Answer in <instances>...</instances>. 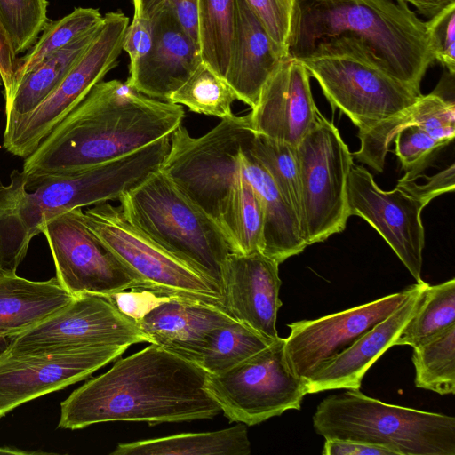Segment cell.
<instances>
[{
	"instance_id": "2",
	"label": "cell",
	"mask_w": 455,
	"mask_h": 455,
	"mask_svg": "<svg viewBox=\"0 0 455 455\" xmlns=\"http://www.w3.org/2000/svg\"><path fill=\"white\" fill-rule=\"evenodd\" d=\"M206 375L199 365L150 343L61 402L59 427L212 419L220 409L205 389Z\"/></svg>"
},
{
	"instance_id": "13",
	"label": "cell",
	"mask_w": 455,
	"mask_h": 455,
	"mask_svg": "<svg viewBox=\"0 0 455 455\" xmlns=\"http://www.w3.org/2000/svg\"><path fill=\"white\" fill-rule=\"evenodd\" d=\"M38 230L48 242L57 278L74 296L139 290L137 275L88 227L82 208L44 221Z\"/></svg>"
},
{
	"instance_id": "10",
	"label": "cell",
	"mask_w": 455,
	"mask_h": 455,
	"mask_svg": "<svg viewBox=\"0 0 455 455\" xmlns=\"http://www.w3.org/2000/svg\"><path fill=\"white\" fill-rule=\"evenodd\" d=\"M284 339L220 374H208L205 389L230 422L254 426L288 410H299L307 381L289 369Z\"/></svg>"
},
{
	"instance_id": "45",
	"label": "cell",
	"mask_w": 455,
	"mask_h": 455,
	"mask_svg": "<svg viewBox=\"0 0 455 455\" xmlns=\"http://www.w3.org/2000/svg\"><path fill=\"white\" fill-rule=\"evenodd\" d=\"M323 455H394L390 451L370 444L340 439H325Z\"/></svg>"
},
{
	"instance_id": "14",
	"label": "cell",
	"mask_w": 455,
	"mask_h": 455,
	"mask_svg": "<svg viewBox=\"0 0 455 455\" xmlns=\"http://www.w3.org/2000/svg\"><path fill=\"white\" fill-rule=\"evenodd\" d=\"M300 62L318 82L332 108L339 109L359 130L400 112L423 95L420 89L352 59L320 58Z\"/></svg>"
},
{
	"instance_id": "25",
	"label": "cell",
	"mask_w": 455,
	"mask_h": 455,
	"mask_svg": "<svg viewBox=\"0 0 455 455\" xmlns=\"http://www.w3.org/2000/svg\"><path fill=\"white\" fill-rule=\"evenodd\" d=\"M74 297L57 276L37 282L16 273H0V339H11L34 328Z\"/></svg>"
},
{
	"instance_id": "30",
	"label": "cell",
	"mask_w": 455,
	"mask_h": 455,
	"mask_svg": "<svg viewBox=\"0 0 455 455\" xmlns=\"http://www.w3.org/2000/svg\"><path fill=\"white\" fill-rule=\"evenodd\" d=\"M273 340L235 321L210 332L198 365L208 374H220L263 350Z\"/></svg>"
},
{
	"instance_id": "43",
	"label": "cell",
	"mask_w": 455,
	"mask_h": 455,
	"mask_svg": "<svg viewBox=\"0 0 455 455\" xmlns=\"http://www.w3.org/2000/svg\"><path fill=\"white\" fill-rule=\"evenodd\" d=\"M154 35L149 19L133 16L124 33L122 49L130 58L129 69L133 68L150 52Z\"/></svg>"
},
{
	"instance_id": "32",
	"label": "cell",
	"mask_w": 455,
	"mask_h": 455,
	"mask_svg": "<svg viewBox=\"0 0 455 455\" xmlns=\"http://www.w3.org/2000/svg\"><path fill=\"white\" fill-rule=\"evenodd\" d=\"M415 386L439 395L455 392V323L412 347Z\"/></svg>"
},
{
	"instance_id": "11",
	"label": "cell",
	"mask_w": 455,
	"mask_h": 455,
	"mask_svg": "<svg viewBox=\"0 0 455 455\" xmlns=\"http://www.w3.org/2000/svg\"><path fill=\"white\" fill-rule=\"evenodd\" d=\"M129 18L122 12L103 15L97 35L56 88L9 133L3 147L22 158L29 156L51 131L117 66Z\"/></svg>"
},
{
	"instance_id": "4",
	"label": "cell",
	"mask_w": 455,
	"mask_h": 455,
	"mask_svg": "<svg viewBox=\"0 0 455 455\" xmlns=\"http://www.w3.org/2000/svg\"><path fill=\"white\" fill-rule=\"evenodd\" d=\"M170 138L75 173L27 179L13 170L8 184L0 181V271L16 273L44 221L76 208L119 200L157 172Z\"/></svg>"
},
{
	"instance_id": "44",
	"label": "cell",
	"mask_w": 455,
	"mask_h": 455,
	"mask_svg": "<svg viewBox=\"0 0 455 455\" xmlns=\"http://www.w3.org/2000/svg\"><path fill=\"white\" fill-rule=\"evenodd\" d=\"M19 59L12 44L0 25V78L4 88L5 105L12 97L15 89V72Z\"/></svg>"
},
{
	"instance_id": "15",
	"label": "cell",
	"mask_w": 455,
	"mask_h": 455,
	"mask_svg": "<svg viewBox=\"0 0 455 455\" xmlns=\"http://www.w3.org/2000/svg\"><path fill=\"white\" fill-rule=\"evenodd\" d=\"M414 285L371 302L314 320L288 324L283 353L290 371L307 381L387 319L409 298Z\"/></svg>"
},
{
	"instance_id": "38",
	"label": "cell",
	"mask_w": 455,
	"mask_h": 455,
	"mask_svg": "<svg viewBox=\"0 0 455 455\" xmlns=\"http://www.w3.org/2000/svg\"><path fill=\"white\" fill-rule=\"evenodd\" d=\"M395 153L406 176L414 179L428 159L439 148L446 146L433 138L422 126L412 124L402 129L395 137Z\"/></svg>"
},
{
	"instance_id": "36",
	"label": "cell",
	"mask_w": 455,
	"mask_h": 455,
	"mask_svg": "<svg viewBox=\"0 0 455 455\" xmlns=\"http://www.w3.org/2000/svg\"><path fill=\"white\" fill-rule=\"evenodd\" d=\"M248 149L269 173L299 221L301 196L296 147L254 132Z\"/></svg>"
},
{
	"instance_id": "46",
	"label": "cell",
	"mask_w": 455,
	"mask_h": 455,
	"mask_svg": "<svg viewBox=\"0 0 455 455\" xmlns=\"http://www.w3.org/2000/svg\"><path fill=\"white\" fill-rule=\"evenodd\" d=\"M410 4L416 8L418 12L432 18L445 7L455 3V0H396Z\"/></svg>"
},
{
	"instance_id": "39",
	"label": "cell",
	"mask_w": 455,
	"mask_h": 455,
	"mask_svg": "<svg viewBox=\"0 0 455 455\" xmlns=\"http://www.w3.org/2000/svg\"><path fill=\"white\" fill-rule=\"evenodd\" d=\"M435 60L453 76L455 72V3L426 22Z\"/></svg>"
},
{
	"instance_id": "31",
	"label": "cell",
	"mask_w": 455,
	"mask_h": 455,
	"mask_svg": "<svg viewBox=\"0 0 455 455\" xmlns=\"http://www.w3.org/2000/svg\"><path fill=\"white\" fill-rule=\"evenodd\" d=\"M263 231L264 210L261 201L240 168L225 232L231 252H261Z\"/></svg>"
},
{
	"instance_id": "22",
	"label": "cell",
	"mask_w": 455,
	"mask_h": 455,
	"mask_svg": "<svg viewBox=\"0 0 455 455\" xmlns=\"http://www.w3.org/2000/svg\"><path fill=\"white\" fill-rule=\"evenodd\" d=\"M428 283L423 280L403 305L387 319L375 325L349 348L341 353L307 381V394L331 389L360 388L370 367L391 347L413 316Z\"/></svg>"
},
{
	"instance_id": "8",
	"label": "cell",
	"mask_w": 455,
	"mask_h": 455,
	"mask_svg": "<svg viewBox=\"0 0 455 455\" xmlns=\"http://www.w3.org/2000/svg\"><path fill=\"white\" fill-rule=\"evenodd\" d=\"M88 227L139 278L140 291L157 297L201 303L228 313L221 291L168 253L108 202L84 212Z\"/></svg>"
},
{
	"instance_id": "21",
	"label": "cell",
	"mask_w": 455,
	"mask_h": 455,
	"mask_svg": "<svg viewBox=\"0 0 455 455\" xmlns=\"http://www.w3.org/2000/svg\"><path fill=\"white\" fill-rule=\"evenodd\" d=\"M235 321L214 307L161 298L136 322L149 343L198 365L210 332Z\"/></svg>"
},
{
	"instance_id": "12",
	"label": "cell",
	"mask_w": 455,
	"mask_h": 455,
	"mask_svg": "<svg viewBox=\"0 0 455 455\" xmlns=\"http://www.w3.org/2000/svg\"><path fill=\"white\" fill-rule=\"evenodd\" d=\"M148 342L135 319L110 296L84 292L34 328L10 339L11 354L56 353L108 345Z\"/></svg>"
},
{
	"instance_id": "29",
	"label": "cell",
	"mask_w": 455,
	"mask_h": 455,
	"mask_svg": "<svg viewBox=\"0 0 455 455\" xmlns=\"http://www.w3.org/2000/svg\"><path fill=\"white\" fill-rule=\"evenodd\" d=\"M238 0H197V29L203 61L224 77L229 66Z\"/></svg>"
},
{
	"instance_id": "16",
	"label": "cell",
	"mask_w": 455,
	"mask_h": 455,
	"mask_svg": "<svg viewBox=\"0 0 455 455\" xmlns=\"http://www.w3.org/2000/svg\"><path fill=\"white\" fill-rule=\"evenodd\" d=\"M130 346L108 345L38 354L0 352V415L44 395L84 380Z\"/></svg>"
},
{
	"instance_id": "40",
	"label": "cell",
	"mask_w": 455,
	"mask_h": 455,
	"mask_svg": "<svg viewBox=\"0 0 455 455\" xmlns=\"http://www.w3.org/2000/svg\"><path fill=\"white\" fill-rule=\"evenodd\" d=\"M134 16L151 19L163 11L175 13L189 36L199 44L197 0H132Z\"/></svg>"
},
{
	"instance_id": "34",
	"label": "cell",
	"mask_w": 455,
	"mask_h": 455,
	"mask_svg": "<svg viewBox=\"0 0 455 455\" xmlns=\"http://www.w3.org/2000/svg\"><path fill=\"white\" fill-rule=\"evenodd\" d=\"M237 97L226 79L202 61L169 102L188 107L192 112L220 119L232 116V105Z\"/></svg>"
},
{
	"instance_id": "26",
	"label": "cell",
	"mask_w": 455,
	"mask_h": 455,
	"mask_svg": "<svg viewBox=\"0 0 455 455\" xmlns=\"http://www.w3.org/2000/svg\"><path fill=\"white\" fill-rule=\"evenodd\" d=\"M250 141L241 153L240 168L244 178L258 194L263 206L264 231L261 253L280 264L290 257L301 253L307 245L302 237L296 213L267 170L250 153Z\"/></svg>"
},
{
	"instance_id": "3",
	"label": "cell",
	"mask_w": 455,
	"mask_h": 455,
	"mask_svg": "<svg viewBox=\"0 0 455 455\" xmlns=\"http://www.w3.org/2000/svg\"><path fill=\"white\" fill-rule=\"evenodd\" d=\"M183 107L153 99L126 82L100 81L24 158L27 179L75 173L171 135Z\"/></svg>"
},
{
	"instance_id": "48",
	"label": "cell",
	"mask_w": 455,
	"mask_h": 455,
	"mask_svg": "<svg viewBox=\"0 0 455 455\" xmlns=\"http://www.w3.org/2000/svg\"><path fill=\"white\" fill-rule=\"evenodd\" d=\"M2 84V81H1V78H0V85Z\"/></svg>"
},
{
	"instance_id": "18",
	"label": "cell",
	"mask_w": 455,
	"mask_h": 455,
	"mask_svg": "<svg viewBox=\"0 0 455 455\" xmlns=\"http://www.w3.org/2000/svg\"><path fill=\"white\" fill-rule=\"evenodd\" d=\"M309 77L299 60L287 56L265 83L249 113L253 132L296 147L321 115Z\"/></svg>"
},
{
	"instance_id": "1",
	"label": "cell",
	"mask_w": 455,
	"mask_h": 455,
	"mask_svg": "<svg viewBox=\"0 0 455 455\" xmlns=\"http://www.w3.org/2000/svg\"><path fill=\"white\" fill-rule=\"evenodd\" d=\"M287 56L347 58L420 89L435 61L426 21L393 0H293Z\"/></svg>"
},
{
	"instance_id": "33",
	"label": "cell",
	"mask_w": 455,
	"mask_h": 455,
	"mask_svg": "<svg viewBox=\"0 0 455 455\" xmlns=\"http://www.w3.org/2000/svg\"><path fill=\"white\" fill-rule=\"evenodd\" d=\"M455 323V279L427 285L419 307L404 325L395 346L415 347Z\"/></svg>"
},
{
	"instance_id": "20",
	"label": "cell",
	"mask_w": 455,
	"mask_h": 455,
	"mask_svg": "<svg viewBox=\"0 0 455 455\" xmlns=\"http://www.w3.org/2000/svg\"><path fill=\"white\" fill-rule=\"evenodd\" d=\"M150 20L153 46L129 69L126 83L146 96L169 102L170 96L203 61L200 45L173 12L163 11Z\"/></svg>"
},
{
	"instance_id": "41",
	"label": "cell",
	"mask_w": 455,
	"mask_h": 455,
	"mask_svg": "<svg viewBox=\"0 0 455 455\" xmlns=\"http://www.w3.org/2000/svg\"><path fill=\"white\" fill-rule=\"evenodd\" d=\"M271 38L285 47L293 0H245Z\"/></svg>"
},
{
	"instance_id": "42",
	"label": "cell",
	"mask_w": 455,
	"mask_h": 455,
	"mask_svg": "<svg viewBox=\"0 0 455 455\" xmlns=\"http://www.w3.org/2000/svg\"><path fill=\"white\" fill-rule=\"evenodd\" d=\"M455 167L454 164L448 166L433 176H425L427 181L417 184L413 179L404 175L398 180L397 185L413 196L422 200L427 204L435 197L452 191L455 188Z\"/></svg>"
},
{
	"instance_id": "7",
	"label": "cell",
	"mask_w": 455,
	"mask_h": 455,
	"mask_svg": "<svg viewBox=\"0 0 455 455\" xmlns=\"http://www.w3.org/2000/svg\"><path fill=\"white\" fill-rule=\"evenodd\" d=\"M253 133L249 114L221 119L196 138L180 125L171 134L170 148L160 167L188 200L219 225L224 235L240 175L241 153Z\"/></svg>"
},
{
	"instance_id": "19",
	"label": "cell",
	"mask_w": 455,
	"mask_h": 455,
	"mask_svg": "<svg viewBox=\"0 0 455 455\" xmlns=\"http://www.w3.org/2000/svg\"><path fill=\"white\" fill-rule=\"evenodd\" d=\"M222 279L221 292L228 313L267 339L279 338V263L261 252H230L224 262Z\"/></svg>"
},
{
	"instance_id": "35",
	"label": "cell",
	"mask_w": 455,
	"mask_h": 455,
	"mask_svg": "<svg viewBox=\"0 0 455 455\" xmlns=\"http://www.w3.org/2000/svg\"><path fill=\"white\" fill-rule=\"evenodd\" d=\"M102 20L103 15L98 9L77 7L65 17L49 22L28 53L19 60L15 72V87L26 73L52 53L99 26Z\"/></svg>"
},
{
	"instance_id": "17",
	"label": "cell",
	"mask_w": 455,
	"mask_h": 455,
	"mask_svg": "<svg viewBox=\"0 0 455 455\" xmlns=\"http://www.w3.org/2000/svg\"><path fill=\"white\" fill-rule=\"evenodd\" d=\"M427 205L396 185L384 191L363 166L351 167L347 178L349 217L365 220L392 248L417 283L422 281L425 232L421 212Z\"/></svg>"
},
{
	"instance_id": "24",
	"label": "cell",
	"mask_w": 455,
	"mask_h": 455,
	"mask_svg": "<svg viewBox=\"0 0 455 455\" xmlns=\"http://www.w3.org/2000/svg\"><path fill=\"white\" fill-rule=\"evenodd\" d=\"M412 124L422 126L433 138L449 144L455 136L454 102L433 92L400 112L359 130L360 148L354 154L355 158L383 172L389 144L402 129Z\"/></svg>"
},
{
	"instance_id": "23",
	"label": "cell",
	"mask_w": 455,
	"mask_h": 455,
	"mask_svg": "<svg viewBox=\"0 0 455 455\" xmlns=\"http://www.w3.org/2000/svg\"><path fill=\"white\" fill-rule=\"evenodd\" d=\"M287 57L245 0H238V17L229 66L225 76L237 100L254 108L261 89Z\"/></svg>"
},
{
	"instance_id": "49",
	"label": "cell",
	"mask_w": 455,
	"mask_h": 455,
	"mask_svg": "<svg viewBox=\"0 0 455 455\" xmlns=\"http://www.w3.org/2000/svg\"><path fill=\"white\" fill-rule=\"evenodd\" d=\"M0 273H2V272L0 271Z\"/></svg>"
},
{
	"instance_id": "9",
	"label": "cell",
	"mask_w": 455,
	"mask_h": 455,
	"mask_svg": "<svg viewBox=\"0 0 455 455\" xmlns=\"http://www.w3.org/2000/svg\"><path fill=\"white\" fill-rule=\"evenodd\" d=\"M296 155L301 196L299 225L308 246L345 229L353 156L339 130L322 114L296 146Z\"/></svg>"
},
{
	"instance_id": "6",
	"label": "cell",
	"mask_w": 455,
	"mask_h": 455,
	"mask_svg": "<svg viewBox=\"0 0 455 455\" xmlns=\"http://www.w3.org/2000/svg\"><path fill=\"white\" fill-rule=\"evenodd\" d=\"M119 202L132 225L222 290L223 266L231 252L223 231L160 169Z\"/></svg>"
},
{
	"instance_id": "37",
	"label": "cell",
	"mask_w": 455,
	"mask_h": 455,
	"mask_svg": "<svg viewBox=\"0 0 455 455\" xmlns=\"http://www.w3.org/2000/svg\"><path fill=\"white\" fill-rule=\"evenodd\" d=\"M47 0H0V25L15 54L29 50L49 23Z\"/></svg>"
},
{
	"instance_id": "28",
	"label": "cell",
	"mask_w": 455,
	"mask_h": 455,
	"mask_svg": "<svg viewBox=\"0 0 455 455\" xmlns=\"http://www.w3.org/2000/svg\"><path fill=\"white\" fill-rule=\"evenodd\" d=\"M244 424L213 432L183 433L117 444L112 455H248Z\"/></svg>"
},
{
	"instance_id": "47",
	"label": "cell",
	"mask_w": 455,
	"mask_h": 455,
	"mask_svg": "<svg viewBox=\"0 0 455 455\" xmlns=\"http://www.w3.org/2000/svg\"><path fill=\"white\" fill-rule=\"evenodd\" d=\"M2 418V416L0 415V419ZM0 453H28L26 451H19V450H14V449H11V448H1L0 447Z\"/></svg>"
},
{
	"instance_id": "5",
	"label": "cell",
	"mask_w": 455,
	"mask_h": 455,
	"mask_svg": "<svg viewBox=\"0 0 455 455\" xmlns=\"http://www.w3.org/2000/svg\"><path fill=\"white\" fill-rule=\"evenodd\" d=\"M324 439L375 445L394 455H455V418L382 403L359 388L324 398L313 416Z\"/></svg>"
},
{
	"instance_id": "27",
	"label": "cell",
	"mask_w": 455,
	"mask_h": 455,
	"mask_svg": "<svg viewBox=\"0 0 455 455\" xmlns=\"http://www.w3.org/2000/svg\"><path fill=\"white\" fill-rule=\"evenodd\" d=\"M100 24L52 53L18 81L11 101L5 105L4 134L11 132L56 88L92 43Z\"/></svg>"
}]
</instances>
